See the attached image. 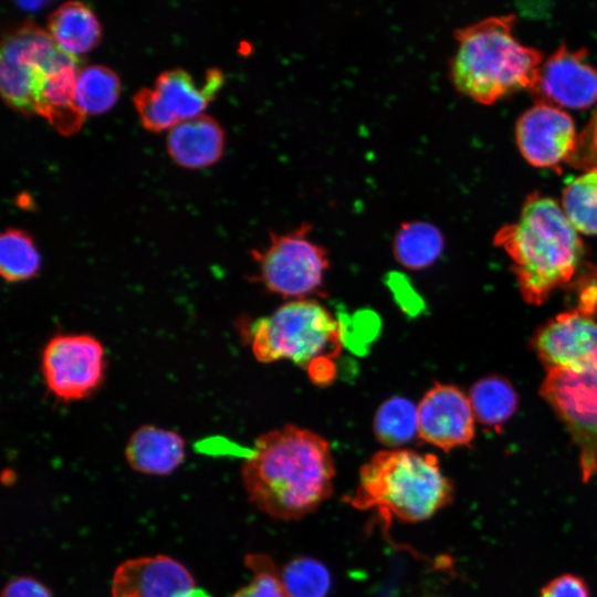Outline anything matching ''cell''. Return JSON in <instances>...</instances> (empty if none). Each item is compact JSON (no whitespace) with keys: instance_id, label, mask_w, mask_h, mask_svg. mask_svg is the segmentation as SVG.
<instances>
[{"instance_id":"obj_20","label":"cell","mask_w":597,"mask_h":597,"mask_svg":"<svg viewBox=\"0 0 597 597\" xmlns=\"http://www.w3.org/2000/svg\"><path fill=\"white\" fill-rule=\"evenodd\" d=\"M442 250L441 231L431 222L423 220L402 222L392 240L395 259L410 270L430 266L441 255Z\"/></svg>"},{"instance_id":"obj_6","label":"cell","mask_w":597,"mask_h":597,"mask_svg":"<svg viewBox=\"0 0 597 597\" xmlns=\"http://www.w3.org/2000/svg\"><path fill=\"white\" fill-rule=\"evenodd\" d=\"M312 224L303 222L284 233H271L263 250L252 251L259 281L285 298H307L320 293L329 268L327 250L310 238Z\"/></svg>"},{"instance_id":"obj_14","label":"cell","mask_w":597,"mask_h":597,"mask_svg":"<svg viewBox=\"0 0 597 597\" xmlns=\"http://www.w3.org/2000/svg\"><path fill=\"white\" fill-rule=\"evenodd\" d=\"M191 573L167 555L142 556L121 563L114 572L112 597H198Z\"/></svg>"},{"instance_id":"obj_1","label":"cell","mask_w":597,"mask_h":597,"mask_svg":"<svg viewBox=\"0 0 597 597\" xmlns=\"http://www.w3.org/2000/svg\"><path fill=\"white\" fill-rule=\"evenodd\" d=\"M334 476L329 443L292 425L261 434L241 467L250 502L284 521L315 511L331 496Z\"/></svg>"},{"instance_id":"obj_9","label":"cell","mask_w":597,"mask_h":597,"mask_svg":"<svg viewBox=\"0 0 597 597\" xmlns=\"http://www.w3.org/2000/svg\"><path fill=\"white\" fill-rule=\"evenodd\" d=\"M103 344L87 334H61L45 345L41 368L49 390L63 401L90 396L103 381Z\"/></svg>"},{"instance_id":"obj_22","label":"cell","mask_w":597,"mask_h":597,"mask_svg":"<svg viewBox=\"0 0 597 597\" xmlns=\"http://www.w3.org/2000/svg\"><path fill=\"white\" fill-rule=\"evenodd\" d=\"M121 82L117 74L103 65H90L78 71L74 97L85 115H100L117 102Z\"/></svg>"},{"instance_id":"obj_7","label":"cell","mask_w":597,"mask_h":597,"mask_svg":"<svg viewBox=\"0 0 597 597\" xmlns=\"http://www.w3.org/2000/svg\"><path fill=\"white\" fill-rule=\"evenodd\" d=\"M540 392L577 444L582 479L588 482L597 473V368L549 369Z\"/></svg>"},{"instance_id":"obj_30","label":"cell","mask_w":597,"mask_h":597,"mask_svg":"<svg viewBox=\"0 0 597 597\" xmlns=\"http://www.w3.org/2000/svg\"><path fill=\"white\" fill-rule=\"evenodd\" d=\"M540 597H590V590L582 576L566 573L543 586Z\"/></svg>"},{"instance_id":"obj_11","label":"cell","mask_w":597,"mask_h":597,"mask_svg":"<svg viewBox=\"0 0 597 597\" xmlns=\"http://www.w3.org/2000/svg\"><path fill=\"white\" fill-rule=\"evenodd\" d=\"M586 49L561 45L542 63L530 90L537 103L570 108L597 104V67L586 61Z\"/></svg>"},{"instance_id":"obj_29","label":"cell","mask_w":597,"mask_h":597,"mask_svg":"<svg viewBox=\"0 0 597 597\" xmlns=\"http://www.w3.org/2000/svg\"><path fill=\"white\" fill-rule=\"evenodd\" d=\"M568 161L587 170L597 168V107L586 128L577 137V144Z\"/></svg>"},{"instance_id":"obj_4","label":"cell","mask_w":597,"mask_h":597,"mask_svg":"<svg viewBox=\"0 0 597 597\" xmlns=\"http://www.w3.org/2000/svg\"><path fill=\"white\" fill-rule=\"evenodd\" d=\"M453 496L454 486L434 454L391 449L375 453L362 467L358 485L346 500L359 510L377 509L388 517L420 522Z\"/></svg>"},{"instance_id":"obj_10","label":"cell","mask_w":597,"mask_h":597,"mask_svg":"<svg viewBox=\"0 0 597 597\" xmlns=\"http://www.w3.org/2000/svg\"><path fill=\"white\" fill-rule=\"evenodd\" d=\"M532 346L547 370L597 368V323L578 310L563 312L538 328Z\"/></svg>"},{"instance_id":"obj_31","label":"cell","mask_w":597,"mask_h":597,"mask_svg":"<svg viewBox=\"0 0 597 597\" xmlns=\"http://www.w3.org/2000/svg\"><path fill=\"white\" fill-rule=\"evenodd\" d=\"M1 597H52L50 589L36 578L18 576L3 587Z\"/></svg>"},{"instance_id":"obj_26","label":"cell","mask_w":597,"mask_h":597,"mask_svg":"<svg viewBox=\"0 0 597 597\" xmlns=\"http://www.w3.org/2000/svg\"><path fill=\"white\" fill-rule=\"evenodd\" d=\"M281 578L292 597H325L331 587L327 568L312 557H297L289 562Z\"/></svg>"},{"instance_id":"obj_23","label":"cell","mask_w":597,"mask_h":597,"mask_svg":"<svg viewBox=\"0 0 597 597\" xmlns=\"http://www.w3.org/2000/svg\"><path fill=\"white\" fill-rule=\"evenodd\" d=\"M41 266L32 237L20 229H6L0 238V273L4 281L22 282L34 277Z\"/></svg>"},{"instance_id":"obj_19","label":"cell","mask_w":597,"mask_h":597,"mask_svg":"<svg viewBox=\"0 0 597 597\" xmlns=\"http://www.w3.org/2000/svg\"><path fill=\"white\" fill-rule=\"evenodd\" d=\"M48 32L64 52L78 56L95 48L102 38V27L93 10L83 2L70 1L53 11Z\"/></svg>"},{"instance_id":"obj_3","label":"cell","mask_w":597,"mask_h":597,"mask_svg":"<svg viewBox=\"0 0 597 597\" xmlns=\"http://www.w3.org/2000/svg\"><path fill=\"white\" fill-rule=\"evenodd\" d=\"M514 14L482 19L454 31L457 51L450 74L455 88L472 100L491 104L500 97L531 90L542 65V53L513 35Z\"/></svg>"},{"instance_id":"obj_18","label":"cell","mask_w":597,"mask_h":597,"mask_svg":"<svg viewBox=\"0 0 597 597\" xmlns=\"http://www.w3.org/2000/svg\"><path fill=\"white\" fill-rule=\"evenodd\" d=\"M223 81L222 72L211 69L206 74L205 83L198 86L187 71L174 69L163 72L154 88L167 111L179 123L201 115Z\"/></svg>"},{"instance_id":"obj_16","label":"cell","mask_w":597,"mask_h":597,"mask_svg":"<svg viewBox=\"0 0 597 597\" xmlns=\"http://www.w3.org/2000/svg\"><path fill=\"white\" fill-rule=\"evenodd\" d=\"M224 130L212 117L201 114L169 129L167 151L179 166L198 169L217 163L223 154Z\"/></svg>"},{"instance_id":"obj_12","label":"cell","mask_w":597,"mask_h":597,"mask_svg":"<svg viewBox=\"0 0 597 597\" xmlns=\"http://www.w3.org/2000/svg\"><path fill=\"white\" fill-rule=\"evenodd\" d=\"M515 137L522 156L531 165L552 168L568 160L578 136L566 112L549 104L536 103L517 119Z\"/></svg>"},{"instance_id":"obj_25","label":"cell","mask_w":597,"mask_h":597,"mask_svg":"<svg viewBox=\"0 0 597 597\" xmlns=\"http://www.w3.org/2000/svg\"><path fill=\"white\" fill-rule=\"evenodd\" d=\"M373 429L383 444L401 446L418 436L417 407L406 398H390L377 410Z\"/></svg>"},{"instance_id":"obj_21","label":"cell","mask_w":597,"mask_h":597,"mask_svg":"<svg viewBox=\"0 0 597 597\" xmlns=\"http://www.w3.org/2000/svg\"><path fill=\"white\" fill-rule=\"evenodd\" d=\"M469 400L474 417L483 425L498 427L512 417L517 395L512 384L500 376L484 377L471 387Z\"/></svg>"},{"instance_id":"obj_5","label":"cell","mask_w":597,"mask_h":597,"mask_svg":"<svg viewBox=\"0 0 597 597\" xmlns=\"http://www.w3.org/2000/svg\"><path fill=\"white\" fill-rule=\"evenodd\" d=\"M254 357L261 363L289 359L307 370L317 385L335 377L341 350V323L317 301L293 300L258 320L249 332Z\"/></svg>"},{"instance_id":"obj_8","label":"cell","mask_w":597,"mask_h":597,"mask_svg":"<svg viewBox=\"0 0 597 597\" xmlns=\"http://www.w3.org/2000/svg\"><path fill=\"white\" fill-rule=\"evenodd\" d=\"M67 54L39 25L24 23L11 31L0 53V87L6 103L25 115L34 114L33 92L39 75Z\"/></svg>"},{"instance_id":"obj_15","label":"cell","mask_w":597,"mask_h":597,"mask_svg":"<svg viewBox=\"0 0 597 597\" xmlns=\"http://www.w3.org/2000/svg\"><path fill=\"white\" fill-rule=\"evenodd\" d=\"M80 64L78 56L69 55L44 70L34 86V114L44 117L65 136L77 133L86 116L74 97Z\"/></svg>"},{"instance_id":"obj_27","label":"cell","mask_w":597,"mask_h":597,"mask_svg":"<svg viewBox=\"0 0 597 597\" xmlns=\"http://www.w3.org/2000/svg\"><path fill=\"white\" fill-rule=\"evenodd\" d=\"M244 562L245 566L252 570V579L232 597H292L282 582L281 573L269 556L249 554Z\"/></svg>"},{"instance_id":"obj_13","label":"cell","mask_w":597,"mask_h":597,"mask_svg":"<svg viewBox=\"0 0 597 597\" xmlns=\"http://www.w3.org/2000/svg\"><path fill=\"white\" fill-rule=\"evenodd\" d=\"M418 437L444 451L469 446L474 413L469 398L452 385L436 384L417 406Z\"/></svg>"},{"instance_id":"obj_24","label":"cell","mask_w":597,"mask_h":597,"mask_svg":"<svg viewBox=\"0 0 597 597\" xmlns=\"http://www.w3.org/2000/svg\"><path fill=\"white\" fill-rule=\"evenodd\" d=\"M562 201L566 217L577 231L597 234V168L568 181Z\"/></svg>"},{"instance_id":"obj_2","label":"cell","mask_w":597,"mask_h":597,"mask_svg":"<svg viewBox=\"0 0 597 597\" xmlns=\"http://www.w3.org/2000/svg\"><path fill=\"white\" fill-rule=\"evenodd\" d=\"M494 243L513 261V272L524 301L540 305L568 283L583 256L577 230L552 198L531 193L515 223L502 227Z\"/></svg>"},{"instance_id":"obj_28","label":"cell","mask_w":597,"mask_h":597,"mask_svg":"<svg viewBox=\"0 0 597 597\" xmlns=\"http://www.w3.org/2000/svg\"><path fill=\"white\" fill-rule=\"evenodd\" d=\"M143 126L151 132L172 128L178 122L167 111L155 88H142L133 97Z\"/></svg>"},{"instance_id":"obj_17","label":"cell","mask_w":597,"mask_h":597,"mask_svg":"<svg viewBox=\"0 0 597 597\" xmlns=\"http://www.w3.org/2000/svg\"><path fill=\"white\" fill-rule=\"evenodd\" d=\"M186 442L176 431L145 425L136 429L125 447L129 467L143 474L167 475L185 460Z\"/></svg>"}]
</instances>
